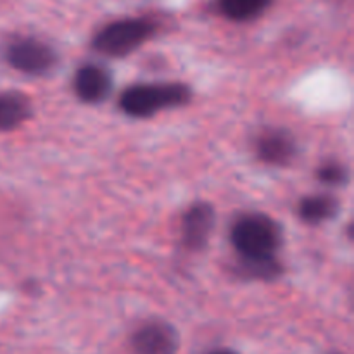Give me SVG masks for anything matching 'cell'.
<instances>
[{"mask_svg":"<svg viewBox=\"0 0 354 354\" xmlns=\"http://www.w3.org/2000/svg\"><path fill=\"white\" fill-rule=\"evenodd\" d=\"M190 99H192V90L185 83H137L123 90L118 104L121 113L127 116L145 120L162 111L185 106Z\"/></svg>","mask_w":354,"mask_h":354,"instance_id":"cell-2","label":"cell"},{"mask_svg":"<svg viewBox=\"0 0 354 354\" xmlns=\"http://www.w3.org/2000/svg\"><path fill=\"white\" fill-rule=\"evenodd\" d=\"M230 242L244 277L273 280L282 273L277 258L282 245V228L275 218L256 211L241 214L230 228Z\"/></svg>","mask_w":354,"mask_h":354,"instance_id":"cell-1","label":"cell"},{"mask_svg":"<svg viewBox=\"0 0 354 354\" xmlns=\"http://www.w3.org/2000/svg\"><path fill=\"white\" fill-rule=\"evenodd\" d=\"M207 354H239V353L232 351V349H214V351H211Z\"/></svg>","mask_w":354,"mask_h":354,"instance_id":"cell-13","label":"cell"},{"mask_svg":"<svg viewBox=\"0 0 354 354\" xmlns=\"http://www.w3.org/2000/svg\"><path fill=\"white\" fill-rule=\"evenodd\" d=\"M156 31L158 23L149 17H124L100 28L93 35L92 47L107 57H124L151 40Z\"/></svg>","mask_w":354,"mask_h":354,"instance_id":"cell-3","label":"cell"},{"mask_svg":"<svg viewBox=\"0 0 354 354\" xmlns=\"http://www.w3.org/2000/svg\"><path fill=\"white\" fill-rule=\"evenodd\" d=\"M218 9L234 23H248L258 19L272 6L273 0H216Z\"/></svg>","mask_w":354,"mask_h":354,"instance_id":"cell-11","label":"cell"},{"mask_svg":"<svg viewBox=\"0 0 354 354\" xmlns=\"http://www.w3.org/2000/svg\"><path fill=\"white\" fill-rule=\"evenodd\" d=\"M30 99L21 92L0 93V131H10L23 127L31 116Z\"/></svg>","mask_w":354,"mask_h":354,"instance_id":"cell-10","label":"cell"},{"mask_svg":"<svg viewBox=\"0 0 354 354\" xmlns=\"http://www.w3.org/2000/svg\"><path fill=\"white\" fill-rule=\"evenodd\" d=\"M178 334L162 320H149L138 325L130 337L131 354H176Z\"/></svg>","mask_w":354,"mask_h":354,"instance_id":"cell-6","label":"cell"},{"mask_svg":"<svg viewBox=\"0 0 354 354\" xmlns=\"http://www.w3.org/2000/svg\"><path fill=\"white\" fill-rule=\"evenodd\" d=\"M334 354H341V353H334Z\"/></svg>","mask_w":354,"mask_h":354,"instance_id":"cell-14","label":"cell"},{"mask_svg":"<svg viewBox=\"0 0 354 354\" xmlns=\"http://www.w3.org/2000/svg\"><path fill=\"white\" fill-rule=\"evenodd\" d=\"M317 178L327 187H342L349 182V171L342 162L325 161L317 169Z\"/></svg>","mask_w":354,"mask_h":354,"instance_id":"cell-12","label":"cell"},{"mask_svg":"<svg viewBox=\"0 0 354 354\" xmlns=\"http://www.w3.org/2000/svg\"><path fill=\"white\" fill-rule=\"evenodd\" d=\"M113 86L114 80L109 69L95 62L80 66L73 76V92L85 104L104 102L113 92Z\"/></svg>","mask_w":354,"mask_h":354,"instance_id":"cell-8","label":"cell"},{"mask_svg":"<svg viewBox=\"0 0 354 354\" xmlns=\"http://www.w3.org/2000/svg\"><path fill=\"white\" fill-rule=\"evenodd\" d=\"M339 213V201L332 194H311V196L303 197L297 204V216L301 221L308 225L327 223L334 220Z\"/></svg>","mask_w":354,"mask_h":354,"instance_id":"cell-9","label":"cell"},{"mask_svg":"<svg viewBox=\"0 0 354 354\" xmlns=\"http://www.w3.org/2000/svg\"><path fill=\"white\" fill-rule=\"evenodd\" d=\"M216 211L209 203H196L182 216V242L189 251H203L213 235Z\"/></svg>","mask_w":354,"mask_h":354,"instance_id":"cell-7","label":"cell"},{"mask_svg":"<svg viewBox=\"0 0 354 354\" xmlns=\"http://www.w3.org/2000/svg\"><path fill=\"white\" fill-rule=\"evenodd\" d=\"M258 159L270 166H289L297 158L299 145L296 137L286 128L270 127L259 131L252 142Z\"/></svg>","mask_w":354,"mask_h":354,"instance_id":"cell-5","label":"cell"},{"mask_svg":"<svg viewBox=\"0 0 354 354\" xmlns=\"http://www.w3.org/2000/svg\"><path fill=\"white\" fill-rule=\"evenodd\" d=\"M9 68L26 76H45L59 64V52L48 41L35 37H14L2 47Z\"/></svg>","mask_w":354,"mask_h":354,"instance_id":"cell-4","label":"cell"}]
</instances>
